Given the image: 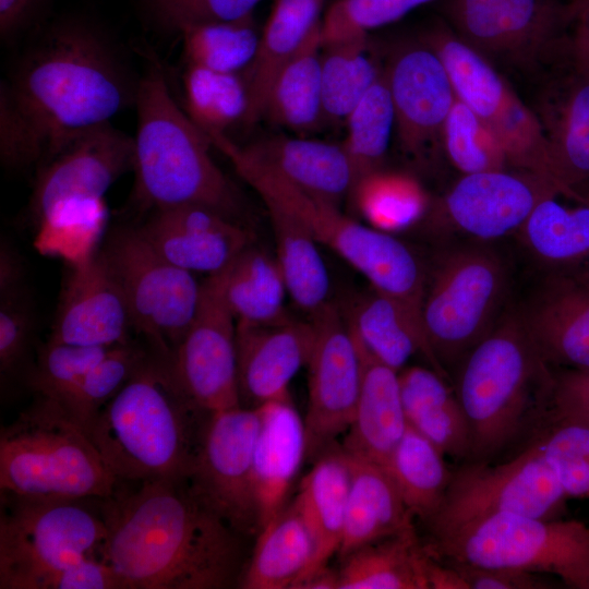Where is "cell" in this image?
I'll list each match as a JSON object with an SVG mask.
<instances>
[{"label":"cell","instance_id":"6da1fadb","mask_svg":"<svg viewBox=\"0 0 589 589\" xmlns=\"http://www.w3.org/2000/svg\"><path fill=\"white\" fill-rule=\"evenodd\" d=\"M135 80L109 37L91 22L51 25L0 87V158L37 168L82 132L134 105Z\"/></svg>","mask_w":589,"mask_h":589},{"label":"cell","instance_id":"7a4b0ae2","mask_svg":"<svg viewBox=\"0 0 589 589\" xmlns=\"http://www.w3.org/2000/svg\"><path fill=\"white\" fill-rule=\"evenodd\" d=\"M101 500L100 558L124 589H224L239 585L242 536L190 490L187 479L136 483Z\"/></svg>","mask_w":589,"mask_h":589},{"label":"cell","instance_id":"3957f363","mask_svg":"<svg viewBox=\"0 0 589 589\" xmlns=\"http://www.w3.org/2000/svg\"><path fill=\"white\" fill-rule=\"evenodd\" d=\"M453 374L470 431L469 462H491L530 440L550 412L555 372L517 310H505Z\"/></svg>","mask_w":589,"mask_h":589},{"label":"cell","instance_id":"277c9868","mask_svg":"<svg viewBox=\"0 0 589 589\" xmlns=\"http://www.w3.org/2000/svg\"><path fill=\"white\" fill-rule=\"evenodd\" d=\"M208 413L192 406L152 351L86 433L118 481L187 478Z\"/></svg>","mask_w":589,"mask_h":589},{"label":"cell","instance_id":"5b68a950","mask_svg":"<svg viewBox=\"0 0 589 589\" xmlns=\"http://www.w3.org/2000/svg\"><path fill=\"white\" fill-rule=\"evenodd\" d=\"M134 106V185L139 209L195 204L232 218L238 196L211 156L205 134L179 107L163 69L151 59L139 79Z\"/></svg>","mask_w":589,"mask_h":589},{"label":"cell","instance_id":"8992f818","mask_svg":"<svg viewBox=\"0 0 589 589\" xmlns=\"http://www.w3.org/2000/svg\"><path fill=\"white\" fill-rule=\"evenodd\" d=\"M237 173L263 200L291 213L314 240L328 248L363 277L422 320L425 279L413 252L392 233L344 214L338 204L310 194L250 157L227 134L209 139Z\"/></svg>","mask_w":589,"mask_h":589},{"label":"cell","instance_id":"52a82bcc","mask_svg":"<svg viewBox=\"0 0 589 589\" xmlns=\"http://www.w3.org/2000/svg\"><path fill=\"white\" fill-rule=\"evenodd\" d=\"M35 395L1 429V496L33 501L110 497L118 480L87 433L57 400Z\"/></svg>","mask_w":589,"mask_h":589},{"label":"cell","instance_id":"ba28073f","mask_svg":"<svg viewBox=\"0 0 589 589\" xmlns=\"http://www.w3.org/2000/svg\"><path fill=\"white\" fill-rule=\"evenodd\" d=\"M507 268L481 244L455 247L437 261L422 304L428 345L449 377L505 311Z\"/></svg>","mask_w":589,"mask_h":589},{"label":"cell","instance_id":"9c48e42d","mask_svg":"<svg viewBox=\"0 0 589 589\" xmlns=\"http://www.w3.org/2000/svg\"><path fill=\"white\" fill-rule=\"evenodd\" d=\"M98 253L124 297L134 333L169 364L197 312L202 283L163 257L135 225L110 231Z\"/></svg>","mask_w":589,"mask_h":589},{"label":"cell","instance_id":"30bf717a","mask_svg":"<svg viewBox=\"0 0 589 589\" xmlns=\"http://www.w3.org/2000/svg\"><path fill=\"white\" fill-rule=\"evenodd\" d=\"M107 536L103 517L79 501L2 496L0 589H40L52 573L99 556Z\"/></svg>","mask_w":589,"mask_h":589},{"label":"cell","instance_id":"8fae6325","mask_svg":"<svg viewBox=\"0 0 589 589\" xmlns=\"http://www.w3.org/2000/svg\"><path fill=\"white\" fill-rule=\"evenodd\" d=\"M421 40L441 58L456 96L494 132L512 169L536 173L565 195L579 194L558 180L534 111L522 103L483 55L443 24L432 26Z\"/></svg>","mask_w":589,"mask_h":589},{"label":"cell","instance_id":"7c38bea8","mask_svg":"<svg viewBox=\"0 0 589 589\" xmlns=\"http://www.w3.org/2000/svg\"><path fill=\"white\" fill-rule=\"evenodd\" d=\"M428 548L448 561L551 573L564 582L589 565V527L578 520L500 514L474 520Z\"/></svg>","mask_w":589,"mask_h":589},{"label":"cell","instance_id":"4fadbf2b","mask_svg":"<svg viewBox=\"0 0 589 589\" xmlns=\"http://www.w3.org/2000/svg\"><path fill=\"white\" fill-rule=\"evenodd\" d=\"M566 500L541 449L528 441L501 464L469 462L453 472L440 508L425 525L435 541L493 515L557 518Z\"/></svg>","mask_w":589,"mask_h":589},{"label":"cell","instance_id":"5bb4252c","mask_svg":"<svg viewBox=\"0 0 589 589\" xmlns=\"http://www.w3.org/2000/svg\"><path fill=\"white\" fill-rule=\"evenodd\" d=\"M259 408L209 413L187 476L193 494L244 537L260 532L253 481Z\"/></svg>","mask_w":589,"mask_h":589},{"label":"cell","instance_id":"9a60e30c","mask_svg":"<svg viewBox=\"0 0 589 589\" xmlns=\"http://www.w3.org/2000/svg\"><path fill=\"white\" fill-rule=\"evenodd\" d=\"M453 31L485 58L528 65L557 57L572 25L561 0H445Z\"/></svg>","mask_w":589,"mask_h":589},{"label":"cell","instance_id":"2e32d148","mask_svg":"<svg viewBox=\"0 0 589 589\" xmlns=\"http://www.w3.org/2000/svg\"><path fill=\"white\" fill-rule=\"evenodd\" d=\"M315 328L308 362V408L304 417L306 459L334 448L348 430L357 406L362 361L342 312L327 302L310 315Z\"/></svg>","mask_w":589,"mask_h":589},{"label":"cell","instance_id":"e0dca14e","mask_svg":"<svg viewBox=\"0 0 589 589\" xmlns=\"http://www.w3.org/2000/svg\"><path fill=\"white\" fill-rule=\"evenodd\" d=\"M236 328L216 275H208L197 312L168 364L176 385L202 412L240 406Z\"/></svg>","mask_w":589,"mask_h":589},{"label":"cell","instance_id":"ac0fdd59","mask_svg":"<svg viewBox=\"0 0 589 589\" xmlns=\"http://www.w3.org/2000/svg\"><path fill=\"white\" fill-rule=\"evenodd\" d=\"M401 151L422 161L443 149L456 93L437 53L423 40L405 46L385 70Z\"/></svg>","mask_w":589,"mask_h":589},{"label":"cell","instance_id":"d6986e66","mask_svg":"<svg viewBox=\"0 0 589 589\" xmlns=\"http://www.w3.org/2000/svg\"><path fill=\"white\" fill-rule=\"evenodd\" d=\"M134 141L105 123L80 133L38 167L29 214L38 225L58 204L104 199L133 169Z\"/></svg>","mask_w":589,"mask_h":589},{"label":"cell","instance_id":"ffe728a7","mask_svg":"<svg viewBox=\"0 0 589 589\" xmlns=\"http://www.w3.org/2000/svg\"><path fill=\"white\" fill-rule=\"evenodd\" d=\"M554 193L564 194L549 180L524 170L467 173L445 194L441 212L460 232L493 241L519 233L537 204Z\"/></svg>","mask_w":589,"mask_h":589},{"label":"cell","instance_id":"44dd1931","mask_svg":"<svg viewBox=\"0 0 589 589\" xmlns=\"http://www.w3.org/2000/svg\"><path fill=\"white\" fill-rule=\"evenodd\" d=\"M71 264L48 339L92 347L132 341L127 302L98 250Z\"/></svg>","mask_w":589,"mask_h":589},{"label":"cell","instance_id":"7402d4cb","mask_svg":"<svg viewBox=\"0 0 589 589\" xmlns=\"http://www.w3.org/2000/svg\"><path fill=\"white\" fill-rule=\"evenodd\" d=\"M517 312L552 369L589 370V269L549 272Z\"/></svg>","mask_w":589,"mask_h":589},{"label":"cell","instance_id":"603a6c76","mask_svg":"<svg viewBox=\"0 0 589 589\" xmlns=\"http://www.w3.org/2000/svg\"><path fill=\"white\" fill-rule=\"evenodd\" d=\"M135 227L168 262L207 276L251 244L250 232L232 218L195 204L151 211Z\"/></svg>","mask_w":589,"mask_h":589},{"label":"cell","instance_id":"cb8c5ba5","mask_svg":"<svg viewBox=\"0 0 589 589\" xmlns=\"http://www.w3.org/2000/svg\"><path fill=\"white\" fill-rule=\"evenodd\" d=\"M315 340L312 321L276 324L237 322V377L240 406L257 408L290 398L291 380L310 360Z\"/></svg>","mask_w":589,"mask_h":589},{"label":"cell","instance_id":"d4e9b609","mask_svg":"<svg viewBox=\"0 0 589 589\" xmlns=\"http://www.w3.org/2000/svg\"><path fill=\"white\" fill-rule=\"evenodd\" d=\"M532 109L541 124L558 180L589 189V71L565 50Z\"/></svg>","mask_w":589,"mask_h":589},{"label":"cell","instance_id":"484cf974","mask_svg":"<svg viewBox=\"0 0 589 589\" xmlns=\"http://www.w3.org/2000/svg\"><path fill=\"white\" fill-rule=\"evenodd\" d=\"M253 454V481L260 531L287 505L291 484L306 459L304 420L291 398L260 407Z\"/></svg>","mask_w":589,"mask_h":589},{"label":"cell","instance_id":"4316f807","mask_svg":"<svg viewBox=\"0 0 589 589\" xmlns=\"http://www.w3.org/2000/svg\"><path fill=\"white\" fill-rule=\"evenodd\" d=\"M357 345L362 361L361 387L340 448L351 457L386 469L408 425L400 397L398 372L373 358L358 342Z\"/></svg>","mask_w":589,"mask_h":589},{"label":"cell","instance_id":"83f0119b","mask_svg":"<svg viewBox=\"0 0 589 589\" xmlns=\"http://www.w3.org/2000/svg\"><path fill=\"white\" fill-rule=\"evenodd\" d=\"M241 147L292 185L338 205L356 183V175L342 144L272 136Z\"/></svg>","mask_w":589,"mask_h":589},{"label":"cell","instance_id":"f1b7e54d","mask_svg":"<svg viewBox=\"0 0 589 589\" xmlns=\"http://www.w3.org/2000/svg\"><path fill=\"white\" fill-rule=\"evenodd\" d=\"M342 315L354 340L380 362L399 372L420 353L449 380L428 345L421 318L394 298L372 288L352 299Z\"/></svg>","mask_w":589,"mask_h":589},{"label":"cell","instance_id":"f546056e","mask_svg":"<svg viewBox=\"0 0 589 589\" xmlns=\"http://www.w3.org/2000/svg\"><path fill=\"white\" fill-rule=\"evenodd\" d=\"M347 456L350 484L339 558L364 544L414 527V517L388 471Z\"/></svg>","mask_w":589,"mask_h":589},{"label":"cell","instance_id":"4dcf8cb0","mask_svg":"<svg viewBox=\"0 0 589 589\" xmlns=\"http://www.w3.org/2000/svg\"><path fill=\"white\" fill-rule=\"evenodd\" d=\"M350 464L341 448H332L317 458L302 479L293 500L312 539L313 555L306 572L328 565L341 545ZM300 578V579H301ZM294 586V585H293Z\"/></svg>","mask_w":589,"mask_h":589},{"label":"cell","instance_id":"1f68e13d","mask_svg":"<svg viewBox=\"0 0 589 589\" xmlns=\"http://www.w3.org/2000/svg\"><path fill=\"white\" fill-rule=\"evenodd\" d=\"M325 0H275L260 34L256 53L241 73L249 98L244 124L263 118L271 85L287 61L321 24Z\"/></svg>","mask_w":589,"mask_h":589},{"label":"cell","instance_id":"d6a6232c","mask_svg":"<svg viewBox=\"0 0 589 589\" xmlns=\"http://www.w3.org/2000/svg\"><path fill=\"white\" fill-rule=\"evenodd\" d=\"M399 389L409 425L445 456L469 459L470 431L457 394L432 368L405 366L398 372Z\"/></svg>","mask_w":589,"mask_h":589},{"label":"cell","instance_id":"836d02e7","mask_svg":"<svg viewBox=\"0 0 589 589\" xmlns=\"http://www.w3.org/2000/svg\"><path fill=\"white\" fill-rule=\"evenodd\" d=\"M572 204L554 193L540 201L519 231L531 256L549 272L589 269V190Z\"/></svg>","mask_w":589,"mask_h":589},{"label":"cell","instance_id":"e575fe53","mask_svg":"<svg viewBox=\"0 0 589 589\" xmlns=\"http://www.w3.org/2000/svg\"><path fill=\"white\" fill-rule=\"evenodd\" d=\"M430 555L416 527L370 542L340 558L339 589H430Z\"/></svg>","mask_w":589,"mask_h":589},{"label":"cell","instance_id":"d590c367","mask_svg":"<svg viewBox=\"0 0 589 589\" xmlns=\"http://www.w3.org/2000/svg\"><path fill=\"white\" fill-rule=\"evenodd\" d=\"M313 543L293 501L256 536L239 580L242 589H292L310 566Z\"/></svg>","mask_w":589,"mask_h":589},{"label":"cell","instance_id":"8d00e7d4","mask_svg":"<svg viewBox=\"0 0 589 589\" xmlns=\"http://www.w3.org/2000/svg\"><path fill=\"white\" fill-rule=\"evenodd\" d=\"M215 275L237 322L276 324L290 320L285 306L288 290L275 256L249 244Z\"/></svg>","mask_w":589,"mask_h":589},{"label":"cell","instance_id":"74e56055","mask_svg":"<svg viewBox=\"0 0 589 589\" xmlns=\"http://www.w3.org/2000/svg\"><path fill=\"white\" fill-rule=\"evenodd\" d=\"M322 50L320 24L275 76L263 117L300 133L320 124L324 119Z\"/></svg>","mask_w":589,"mask_h":589},{"label":"cell","instance_id":"f35d334b","mask_svg":"<svg viewBox=\"0 0 589 589\" xmlns=\"http://www.w3.org/2000/svg\"><path fill=\"white\" fill-rule=\"evenodd\" d=\"M275 241V259L284 275L288 296L310 315L328 302L329 276L317 242L291 213L263 200Z\"/></svg>","mask_w":589,"mask_h":589},{"label":"cell","instance_id":"ab89813d","mask_svg":"<svg viewBox=\"0 0 589 589\" xmlns=\"http://www.w3.org/2000/svg\"><path fill=\"white\" fill-rule=\"evenodd\" d=\"M444 457L408 424L386 467L412 516L425 524L440 508L453 477Z\"/></svg>","mask_w":589,"mask_h":589},{"label":"cell","instance_id":"60d3db41","mask_svg":"<svg viewBox=\"0 0 589 589\" xmlns=\"http://www.w3.org/2000/svg\"><path fill=\"white\" fill-rule=\"evenodd\" d=\"M183 94L185 113L206 137L244 122L249 98L241 73L187 65Z\"/></svg>","mask_w":589,"mask_h":589},{"label":"cell","instance_id":"b9f144b4","mask_svg":"<svg viewBox=\"0 0 589 589\" xmlns=\"http://www.w3.org/2000/svg\"><path fill=\"white\" fill-rule=\"evenodd\" d=\"M369 50V36L327 45L322 50L324 118L346 120L381 75Z\"/></svg>","mask_w":589,"mask_h":589},{"label":"cell","instance_id":"7bdbcfd3","mask_svg":"<svg viewBox=\"0 0 589 589\" xmlns=\"http://www.w3.org/2000/svg\"><path fill=\"white\" fill-rule=\"evenodd\" d=\"M350 195L369 226L392 235L414 225L428 207L418 181L382 169L360 178Z\"/></svg>","mask_w":589,"mask_h":589},{"label":"cell","instance_id":"ee69618b","mask_svg":"<svg viewBox=\"0 0 589 589\" xmlns=\"http://www.w3.org/2000/svg\"><path fill=\"white\" fill-rule=\"evenodd\" d=\"M345 121L347 135L342 146L357 182L381 169L395 128L394 105L385 70Z\"/></svg>","mask_w":589,"mask_h":589},{"label":"cell","instance_id":"f6af8a7d","mask_svg":"<svg viewBox=\"0 0 589 589\" xmlns=\"http://www.w3.org/2000/svg\"><path fill=\"white\" fill-rule=\"evenodd\" d=\"M188 65L242 73L252 62L260 34L252 15L189 27L180 33Z\"/></svg>","mask_w":589,"mask_h":589},{"label":"cell","instance_id":"bcb514c9","mask_svg":"<svg viewBox=\"0 0 589 589\" xmlns=\"http://www.w3.org/2000/svg\"><path fill=\"white\" fill-rule=\"evenodd\" d=\"M149 352L133 340L115 346L58 402L86 432L101 408L129 381Z\"/></svg>","mask_w":589,"mask_h":589},{"label":"cell","instance_id":"7dc6e473","mask_svg":"<svg viewBox=\"0 0 589 589\" xmlns=\"http://www.w3.org/2000/svg\"><path fill=\"white\" fill-rule=\"evenodd\" d=\"M443 149L462 175L512 169L494 132L458 97L445 122Z\"/></svg>","mask_w":589,"mask_h":589},{"label":"cell","instance_id":"c3c4849f","mask_svg":"<svg viewBox=\"0 0 589 589\" xmlns=\"http://www.w3.org/2000/svg\"><path fill=\"white\" fill-rule=\"evenodd\" d=\"M113 347L79 346L47 339L37 349L26 382L35 394L60 401Z\"/></svg>","mask_w":589,"mask_h":589},{"label":"cell","instance_id":"681fc988","mask_svg":"<svg viewBox=\"0 0 589 589\" xmlns=\"http://www.w3.org/2000/svg\"><path fill=\"white\" fill-rule=\"evenodd\" d=\"M434 0H336L322 17V45L369 36Z\"/></svg>","mask_w":589,"mask_h":589},{"label":"cell","instance_id":"f907efd6","mask_svg":"<svg viewBox=\"0 0 589 589\" xmlns=\"http://www.w3.org/2000/svg\"><path fill=\"white\" fill-rule=\"evenodd\" d=\"M147 12L164 29L182 31L206 23L252 15L261 0H143Z\"/></svg>","mask_w":589,"mask_h":589},{"label":"cell","instance_id":"816d5d0a","mask_svg":"<svg viewBox=\"0 0 589 589\" xmlns=\"http://www.w3.org/2000/svg\"><path fill=\"white\" fill-rule=\"evenodd\" d=\"M33 312L23 286L0 291V372L12 376L25 361L33 330Z\"/></svg>","mask_w":589,"mask_h":589},{"label":"cell","instance_id":"f5cc1de1","mask_svg":"<svg viewBox=\"0 0 589 589\" xmlns=\"http://www.w3.org/2000/svg\"><path fill=\"white\" fill-rule=\"evenodd\" d=\"M40 589H124V586L110 564L99 556H86L52 573Z\"/></svg>","mask_w":589,"mask_h":589},{"label":"cell","instance_id":"db71d44e","mask_svg":"<svg viewBox=\"0 0 589 589\" xmlns=\"http://www.w3.org/2000/svg\"><path fill=\"white\" fill-rule=\"evenodd\" d=\"M448 562L457 570L468 589H543L551 587L539 576L540 573Z\"/></svg>","mask_w":589,"mask_h":589},{"label":"cell","instance_id":"11a10c76","mask_svg":"<svg viewBox=\"0 0 589 589\" xmlns=\"http://www.w3.org/2000/svg\"><path fill=\"white\" fill-rule=\"evenodd\" d=\"M549 413L589 424V370L555 372Z\"/></svg>","mask_w":589,"mask_h":589},{"label":"cell","instance_id":"9f6ffc18","mask_svg":"<svg viewBox=\"0 0 589 589\" xmlns=\"http://www.w3.org/2000/svg\"><path fill=\"white\" fill-rule=\"evenodd\" d=\"M47 0H0V33L2 39L15 36L29 25Z\"/></svg>","mask_w":589,"mask_h":589},{"label":"cell","instance_id":"6f0895ef","mask_svg":"<svg viewBox=\"0 0 589 589\" xmlns=\"http://www.w3.org/2000/svg\"><path fill=\"white\" fill-rule=\"evenodd\" d=\"M426 577L430 589H468L457 570L449 564H441L432 553L426 564Z\"/></svg>","mask_w":589,"mask_h":589},{"label":"cell","instance_id":"680465c9","mask_svg":"<svg viewBox=\"0 0 589 589\" xmlns=\"http://www.w3.org/2000/svg\"><path fill=\"white\" fill-rule=\"evenodd\" d=\"M21 286H24L22 262L7 242H1L0 291Z\"/></svg>","mask_w":589,"mask_h":589},{"label":"cell","instance_id":"91938a15","mask_svg":"<svg viewBox=\"0 0 589 589\" xmlns=\"http://www.w3.org/2000/svg\"><path fill=\"white\" fill-rule=\"evenodd\" d=\"M292 589H339V570L326 565L299 579Z\"/></svg>","mask_w":589,"mask_h":589},{"label":"cell","instance_id":"94428289","mask_svg":"<svg viewBox=\"0 0 589 589\" xmlns=\"http://www.w3.org/2000/svg\"><path fill=\"white\" fill-rule=\"evenodd\" d=\"M567 52L579 65L589 71V27L573 25L567 38Z\"/></svg>","mask_w":589,"mask_h":589},{"label":"cell","instance_id":"6125c7cd","mask_svg":"<svg viewBox=\"0 0 589 589\" xmlns=\"http://www.w3.org/2000/svg\"><path fill=\"white\" fill-rule=\"evenodd\" d=\"M568 3L572 25L589 27V0H570Z\"/></svg>","mask_w":589,"mask_h":589},{"label":"cell","instance_id":"be15d7a7","mask_svg":"<svg viewBox=\"0 0 589 589\" xmlns=\"http://www.w3.org/2000/svg\"><path fill=\"white\" fill-rule=\"evenodd\" d=\"M564 584L572 588L589 589V565L574 573Z\"/></svg>","mask_w":589,"mask_h":589}]
</instances>
